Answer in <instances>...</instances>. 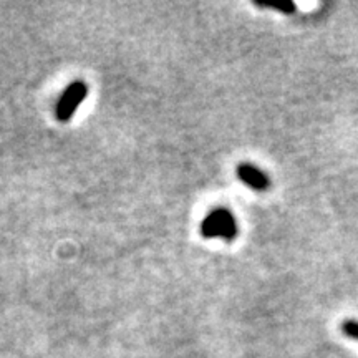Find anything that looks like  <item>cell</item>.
I'll list each match as a JSON object with an SVG mask.
<instances>
[{
    "mask_svg": "<svg viewBox=\"0 0 358 358\" xmlns=\"http://www.w3.org/2000/svg\"><path fill=\"white\" fill-rule=\"evenodd\" d=\"M239 227L234 214L226 208H217L206 216V219L201 224V234L208 239L221 237L224 240H234Z\"/></svg>",
    "mask_w": 358,
    "mask_h": 358,
    "instance_id": "obj_1",
    "label": "cell"
},
{
    "mask_svg": "<svg viewBox=\"0 0 358 358\" xmlns=\"http://www.w3.org/2000/svg\"><path fill=\"white\" fill-rule=\"evenodd\" d=\"M88 95V87L85 82L78 80L74 82L71 85L67 87V90L63 91L62 98L58 100L57 108H55V116L60 123H68L71 120V116L75 115L76 108L83 103V100Z\"/></svg>",
    "mask_w": 358,
    "mask_h": 358,
    "instance_id": "obj_2",
    "label": "cell"
},
{
    "mask_svg": "<svg viewBox=\"0 0 358 358\" xmlns=\"http://www.w3.org/2000/svg\"><path fill=\"white\" fill-rule=\"evenodd\" d=\"M236 175L247 188L254 189V191L264 192L271 188V178L262 170L254 166V164L243 163L236 168Z\"/></svg>",
    "mask_w": 358,
    "mask_h": 358,
    "instance_id": "obj_3",
    "label": "cell"
},
{
    "mask_svg": "<svg viewBox=\"0 0 358 358\" xmlns=\"http://www.w3.org/2000/svg\"><path fill=\"white\" fill-rule=\"evenodd\" d=\"M257 7H262V9H276L280 10L282 14H293L295 12V3L292 0H282V2H259L256 0Z\"/></svg>",
    "mask_w": 358,
    "mask_h": 358,
    "instance_id": "obj_4",
    "label": "cell"
},
{
    "mask_svg": "<svg viewBox=\"0 0 358 358\" xmlns=\"http://www.w3.org/2000/svg\"><path fill=\"white\" fill-rule=\"evenodd\" d=\"M342 332H344V335L348 337V339L358 342V320L355 319L345 320L344 324H342Z\"/></svg>",
    "mask_w": 358,
    "mask_h": 358,
    "instance_id": "obj_5",
    "label": "cell"
}]
</instances>
